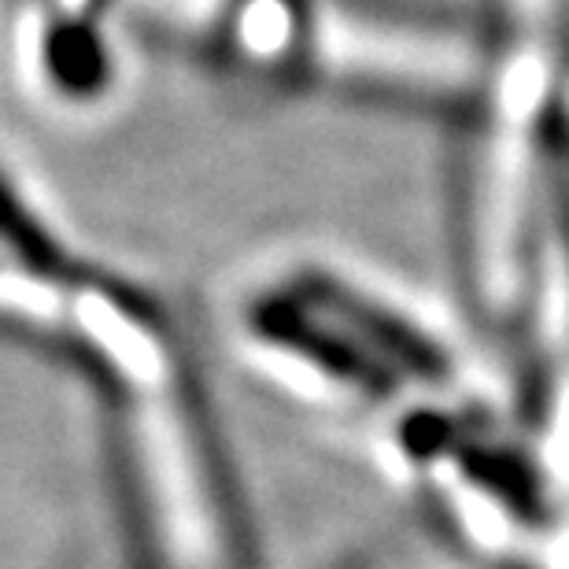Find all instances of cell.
Listing matches in <instances>:
<instances>
[{
    "label": "cell",
    "mask_w": 569,
    "mask_h": 569,
    "mask_svg": "<svg viewBox=\"0 0 569 569\" xmlns=\"http://www.w3.org/2000/svg\"><path fill=\"white\" fill-rule=\"evenodd\" d=\"M33 60H38L41 82L60 100H74V104L100 100L116 82V63L100 22L78 11L52 8V16L38 30Z\"/></svg>",
    "instance_id": "6da1fadb"
}]
</instances>
